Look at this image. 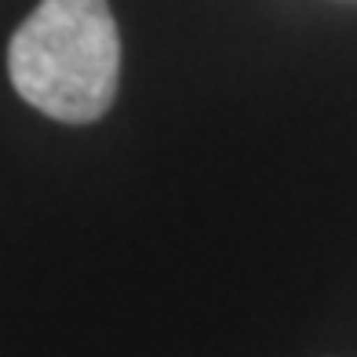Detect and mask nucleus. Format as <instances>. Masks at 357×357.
<instances>
[{
	"label": "nucleus",
	"mask_w": 357,
	"mask_h": 357,
	"mask_svg": "<svg viewBox=\"0 0 357 357\" xmlns=\"http://www.w3.org/2000/svg\"><path fill=\"white\" fill-rule=\"evenodd\" d=\"M8 73L29 106L66 124L99 121L121 73L117 22L106 0H40L15 29Z\"/></svg>",
	"instance_id": "1"
}]
</instances>
